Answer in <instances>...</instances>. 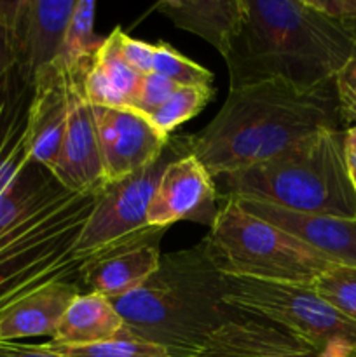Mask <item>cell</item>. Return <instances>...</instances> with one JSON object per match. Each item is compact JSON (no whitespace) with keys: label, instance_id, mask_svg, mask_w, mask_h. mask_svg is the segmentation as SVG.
<instances>
[{"label":"cell","instance_id":"obj_32","mask_svg":"<svg viewBox=\"0 0 356 357\" xmlns=\"http://www.w3.org/2000/svg\"><path fill=\"white\" fill-rule=\"evenodd\" d=\"M311 3L337 23L356 16V0H311Z\"/></svg>","mask_w":356,"mask_h":357},{"label":"cell","instance_id":"obj_8","mask_svg":"<svg viewBox=\"0 0 356 357\" xmlns=\"http://www.w3.org/2000/svg\"><path fill=\"white\" fill-rule=\"evenodd\" d=\"M187 152L185 136H171L161 159L124 180L108 183L77 237L75 253L98 260L166 232L168 229L149 225V204L168 164Z\"/></svg>","mask_w":356,"mask_h":357},{"label":"cell","instance_id":"obj_29","mask_svg":"<svg viewBox=\"0 0 356 357\" xmlns=\"http://www.w3.org/2000/svg\"><path fill=\"white\" fill-rule=\"evenodd\" d=\"M119 45H121V54L129 66L140 75L152 73V58H154V45L147 42L138 40V38L129 37L128 33L121 31L119 37Z\"/></svg>","mask_w":356,"mask_h":357},{"label":"cell","instance_id":"obj_30","mask_svg":"<svg viewBox=\"0 0 356 357\" xmlns=\"http://www.w3.org/2000/svg\"><path fill=\"white\" fill-rule=\"evenodd\" d=\"M14 66H16V58H14L13 38H10L9 9L7 2L0 0V84Z\"/></svg>","mask_w":356,"mask_h":357},{"label":"cell","instance_id":"obj_16","mask_svg":"<svg viewBox=\"0 0 356 357\" xmlns=\"http://www.w3.org/2000/svg\"><path fill=\"white\" fill-rule=\"evenodd\" d=\"M31 94L34 87L16 66L0 84V199L31 162L28 135Z\"/></svg>","mask_w":356,"mask_h":357},{"label":"cell","instance_id":"obj_22","mask_svg":"<svg viewBox=\"0 0 356 357\" xmlns=\"http://www.w3.org/2000/svg\"><path fill=\"white\" fill-rule=\"evenodd\" d=\"M121 28H115L108 37L103 38L101 45L98 47L96 56H94V68L100 72L105 82L112 89L114 96L117 98L121 107H131L133 98H135L136 89L142 75L131 68L126 63L121 54V45H119V37H121Z\"/></svg>","mask_w":356,"mask_h":357},{"label":"cell","instance_id":"obj_11","mask_svg":"<svg viewBox=\"0 0 356 357\" xmlns=\"http://www.w3.org/2000/svg\"><path fill=\"white\" fill-rule=\"evenodd\" d=\"M215 178L191 152L168 164L149 204V225L168 229L181 220L212 227L218 215Z\"/></svg>","mask_w":356,"mask_h":357},{"label":"cell","instance_id":"obj_31","mask_svg":"<svg viewBox=\"0 0 356 357\" xmlns=\"http://www.w3.org/2000/svg\"><path fill=\"white\" fill-rule=\"evenodd\" d=\"M0 357H63L52 352L47 344L28 345L20 342H2L0 340Z\"/></svg>","mask_w":356,"mask_h":357},{"label":"cell","instance_id":"obj_7","mask_svg":"<svg viewBox=\"0 0 356 357\" xmlns=\"http://www.w3.org/2000/svg\"><path fill=\"white\" fill-rule=\"evenodd\" d=\"M225 302L299 338L321 357H356V323L328 305L313 284L225 275Z\"/></svg>","mask_w":356,"mask_h":357},{"label":"cell","instance_id":"obj_24","mask_svg":"<svg viewBox=\"0 0 356 357\" xmlns=\"http://www.w3.org/2000/svg\"><path fill=\"white\" fill-rule=\"evenodd\" d=\"M313 288L328 305L356 323V267L330 265Z\"/></svg>","mask_w":356,"mask_h":357},{"label":"cell","instance_id":"obj_5","mask_svg":"<svg viewBox=\"0 0 356 357\" xmlns=\"http://www.w3.org/2000/svg\"><path fill=\"white\" fill-rule=\"evenodd\" d=\"M100 192L59 190L38 211L0 237V316L20 300L58 281L79 282L91 258L75 243Z\"/></svg>","mask_w":356,"mask_h":357},{"label":"cell","instance_id":"obj_20","mask_svg":"<svg viewBox=\"0 0 356 357\" xmlns=\"http://www.w3.org/2000/svg\"><path fill=\"white\" fill-rule=\"evenodd\" d=\"M124 330L121 316L110 300L96 293H80L63 314L52 344L65 347L100 344L121 337Z\"/></svg>","mask_w":356,"mask_h":357},{"label":"cell","instance_id":"obj_3","mask_svg":"<svg viewBox=\"0 0 356 357\" xmlns=\"http://www.w3.org/2000/svg\"><path fill=\"white\" fill-rule=\"evenodd\" d=\"M110 303L124 323L121 337L161 345L171 357H192L213 331L248 316L225 302V275L206 239L163 255L140 288Z\"/></svg>","mask_w":356,"mask_h":357},{"label":"cell","instance_id":"obj_18","mask_svg":"<svg viewBox=\"0 0 356 357\" xmlns=\"http://www.w3.org/2000/svg\"><path fill=\"white\" fill-rule=\"evenodd\" d=\"M80 293L84 291L79 282L58 281L20 300L0 316V340L17 342L20 338L31 337L54 338L63 314Z\"/></svg>","mask_w":356,"mask_h":357},{"label":"cell","instance_id":"obj_15","mask_svg":"<svg viewBox=\"0 0 356 357\" xmlns=\"http://www.w3.org/2000/svg\"><path fill=\"white\" fill-rule=\"evenodd\" d=\"M68 124V91L63 73L47 66L34 82L28 117L31 162L51 171Z\"/></svg>","mask_w":356,"mask_h":357},{"label":"cell","instance_id":"obj_19","mask_svg":"<svg viewBox=\"0 0 356 357\" xmlns=\"http://www.w3.org/2000/svg\"><path fill=\"white\" fill-rule=\"evenodd\" d=\"M154 9L177 28L212 44L225 58L243 17L244 0H161Z\"/></svg>","mask_w":356,"mask_h":357},{"label":"cell","instance_id":"obj_4","mask_svg":"<svg viewBox=\"0 0 356 357\" xmlns=\"http://www.w3.org/2000/svg\"><path fill=\"white\" fill-rule=\"evenodd\" d=\"M227 197L250 199L297 213L356 218L342 129H323L272 159L215 178Z\"/></svg>","mask_w":356,"mask_h":357},{"label":"cell","instance_id":"obj_17","mask_svg":"<svg viewBox=\"0 0 356 357\" xmlns=\"http://www.w3.org/2000/svg\"><path fill=\"white\" fill-rule=\"evenodd\" d=\"M164 234H159L145 243H140L110 257L91 260L80 271V286H84L87 293H96L108 300L121 298L135 291L159 267L163 257L159 244Z\"/></svg>","mask_w":356,"mask_h":357},{"label":"cell","instance_id":"obj_23","mask_svg":"<svg viewBox=\"0 0 356 357\" xmlns=\"http://www.w3.org/2000/svg\"><path fill=\"white\" fill-rule=\"evenodd\" d=\"M212 98L213 86H184L149 119L161 132L171 136L178 126L195 117Z\"/></svg>","mask_w":356,"mask_h":357},{"label":"cell","instance_id":"obj_10","mask_svg":"<svg viewBox=\"0 0 356 357\" xmlns=\"http://www.w3.org/2000/svg\"><path fill=\"white\" fill-rule=\"evenodd\" d=\"M77 0H17L7 2L16 68L34 87L42 70L61 51Z\"/></svg>","mask_w":356,"mask_h":357},{"label":"cell","instance_id":"obj_33","mask_svg":"<svg viewBox=\"0 0 356 357\" xmlns=\"http://www.w3.org/2000/svg\"><path fill=\"white\" fill-rule=\"evenodd\" d=\"M344 149L349 162L356 164V126L344 129Z\"/></svg>","mask_w":356,"mask_h":357},{"label":"cell","instance_id":"obj_35","mask_svg":"<svg viewBox=\"0 0 356 357\" xmlns=\"http://www.w3.org/2000/svg\"><path fill=\"white\" fill-rule=\"evenodd\" d=\"M349 171H351V180H353V183H355V188H356V164L349 162Z\"/></svg>","mask_w":356,"mask_h":357},{"label":"cell","instance_id":"obj_1","mask_svg":"<svg viewBox=\"0 0 356 357\" xmlns=\"http://www.w3.org/2000/svg\"><path fill=\"white\" fill-rule=\"evenodd\" d=\"M334 82L302 89L264 80L229 89L206 128L185 136L187 150L213 178L260 164L323 129H341Z\"/></svg>","mask_w":356,"mask_h":357},{"label":"cell","instance_id":"obj_34","mask_svg":"<svg viewBox=\"0 0 356 357\" xmlns=\"http://www.w3.org/2000/svg\"><path fill=\"white\" fill-rule=\"evenodd\" d=\"M339 24H341V28L346 31V35L351 38V42L355 44V47H356V16L339 21Z\"/></svg>","mask_w":356,"mask_h":357},{"label":"cell","instance_id":"obj_14","mask_svg":"<svg viewBox=\"0 0 356 357\" xmlns=\"http://www.w3.org/2000/svg\"><path fill=\"white\" fill-rule=\"evenodd\" d=\"M192 357H321L286 331L244 316L213 331Z\"/></svg>","mask_w":356,"mask_h":357},{"label":"cell","instance_id":"obj_12","mask_svg":"<svg viewBox=\"0 0 356 357\" xmlns=\"http://www.w3.org/2000/svg\"><path fill=\"white\" fill-rule=\"evenodd\" d=\"M65 77L68 91V124L58 159L49 173L65 190L73 194L98 192L107 187L98 143L93 107L84 96V77Z\"/></svg>","mask_w":356,"mask_h":357},{"label":"cell","instance_id":"obj_27","mask_svg":"<svg viewBox=\"0 0 356 357\" xmlns=\"http://www.w3.org/2000/svg\"><path fill=\"white\" fill-rule=\"evenodd\" d=\"M180 87L181 86H177V84L157 75V73H147L140 79L138 89H136V94L129 108L138 110L140 114L149 117L154 112L159 110Z\"/></svg>","mask_w":356,"mask_h":357},{"label":"cell","instance_id":"obj_21","mask_svg":"<svg viewBox=\"0 0 356 357\" xmlns=\"http://www.w3.org/2000/svg\"><path fill=\"white\" fill-rule=\"evenodd\" d=\"M94 17H96V2L77 0L61 51L52 63L63 75H84L93 65L98 47L105 38L94 33Z\"/></svg>","mask_w":356,"mask_h":357},{"label":"cell","instance_id":"obj_2","mask_svg":"<svg viewBox=\"0 0 356 357\" xmlns=\"http://www.w3.org/2000/svg\"><path fill=\"white\" fill-rule=\"evenodd\" d=\"M355 52L341 24L311 0H244L239 28L223 59L230 89L274 79L313 89L334 82Z\"/></svg>","mask_w":356,"mask_h":357},{"label":"cell","instance_id":"obj_13","mask_svg":"<svg viewBox=\"0 0 356 357\" xmlns=\"http://www.w3.org/2000/svg\"><path fill=\"white\" fill-rule=\"evenodd\" d=\"M236 201L244 211L297 237L300 243L323 255L332 264L356 267V218L297 213L250 199Z\"/></svg>","mask_w":356,"mask_h":357},{"label":"cell","instance_id":"obj_26","mask_svg":"<svg viewBox=\"0 0 356 357\" xmlns=\"http://www.w3.org/2000/svg\"><path fill=\"white\" fill-rule=\"evenodd\" d=\"M47 347L63 357H171L161 345L128 337H117L114 340L82 347H65L47 342Z\"/></svg>","mask_w":356,"mask_h":357},{"label":"cell","instance_id":"obj_25","mask_svg":"<svg viewBox=\"0 0 356 357\" xmlns=\"http://www.w3.org/2000/svg\"><path fill=\"white\" fill-rule=\"evenodd\" d=\"M152 73L171 80L177 86H213V75L205 66L198 65L192 59L185 58L171 45L161 44L154 45Z\"/></svg>","mask_w":356,"mask_h":357},{"label":"cell","instance_id":"obj_9","mask_svg":"<svg viewBox=\"0 0 356 357\" xmlns=\"http://www.w3.org/2000/svg\"><path fill=\"white\" fill-rule=\"evenodd\" d=\"M105 181L115 183L161 159L171 136L161 132L147 115L122 107H93Z\"/></svg>","mask_w":356,"mask_h":357},{"label":"cell","instance_id":"obj_6","mask_svg":"<svg viewBox=\"0 0 356 357\" xmlns=\"http://www.w3.org/2000/svg\"><path fill=\"white\" fill-rule=\"evenodd\" d=\"M223 275L278 284H314L332 264L285 230L225 197L206 237Z\"/></svg>","mask_w":356,"mask_h":357},{"label":"cell","instance_id":"obj_28","mask_svg":"<svg viewBox=\"0 0 356 357\" xmlns=\"http://www.w3.org/2000/svg\"><path fill=\"white\" fill-rule=\"evenodd\" d=\"M335 93L339 101V114L346 129L356 126V52L346 61L334 77Z\"/></svg>","mask_w":356,"mask_h":357}]
</instances>
